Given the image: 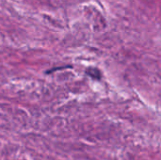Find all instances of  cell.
Wrapping results in <instances>:
<instances>
[{"label":"cell","instance_id":"1","mask_svg":"<svg viewBox=\"0 0 161 160\" xmlns=\"http://www.w3.org/2000/svg\"><path fill=\"white\" fill-rule=\"evenodd\" d=\"M87 74L92 78H94V79H100L101 78V73L96 68H90L89 70H87Z\"/></svg>","mask_w":161,"mask_h":160}]
</instances>
